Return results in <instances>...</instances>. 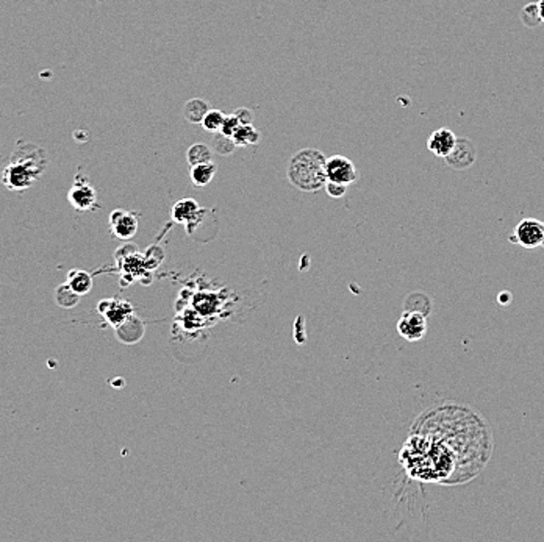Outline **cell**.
<instances>
[{"label": "cell", "instance_id": "obj_1", "mask_svg": "<svg viewBox=\"0 0 544 542\" xmlns=\"http://www.w3.org/2000/svg\"><path fill=\"white\" fill-rule=\"evenodd\" d=\"M47 167V155L42 147L19 141L2 170V183L6 189L22 192L40 180Z\"/></svg>", "mask_w": 544, "mask_h": 542}, {"label": "cell", "instance_id": "obj_2", "mask_svg": "<svg viewBox=\"0 0 544 542\" xmlns=\"http://www.w3.org/2000/svg\"><path fill=\"white\" fill-rule=\"evenodd\" d=\"M323 152L316 148H302L288 163L287 175L294 188L303 192H316L327 183V170Z\"/></svg>", "mask_w": 544, "mask_h": 542}, {"label": "cell", "instance_id": "obj_3", "mask_svg": "<svg viewBox=\"0 0 544 542\" xmlns=\"http://www.w3.org/2000/svg\"><path fill=\"white\" fill-rule=\"evenodd\" d=\"M68 200L74 210L80 213L93 211L94 208H98V192L89 184L88 178L85 175L80 177V174L76 177L68 192Z\"/></svg>", "mask_w": 544, "mask_h": 542}, {"label": "cell", "instance_id": "obj_4", "mask_svg": "<svg viewBox=\"0 0 544 542\" xmlns=\"http://www.w3.org/2000/svg\"><path fill=\"white\" fill-rule=\"evenodd\" d=\"M513 244H519L524 249H536L543 246L544 241V222L538 219L527 218L515 227V232L510 236Z\"/></svg>", "mask_w": 544, "mask_h": 542}, {"label": "cell", "instance_id": "obj_5", "mask_svg": "<svg viewBox=\"0 0 544 542\" xmlns=\"http://www.w3.org/2000/svg\"><path fill=\"white\" fill-rule=\"evenodd\" d=\"M398 333L410 343H418L427 333V316L419 311H404L398 321Z\"/></svg>", "mask_w": 544, "mask_h": 542}, {"label": "cell", "instance_id": "obj_6", "mask_svg": "<svg viewBox=\"0 0 544 542\" xmlns=\"http://www.w3.org/2000/svg\"><path fill=\"white\" fill-rule=\"evenodd\" d=\"M325 170H327V180L342 183L349 187L359 178V172L352 161L349 158L342 157V155H333V157L327 158L325 161Z\"/></svg>", "mask_w": 544, "mask_h": 542}, {"label": "cell", "instance_id": "obj_7", "mask_svg": "<svg viewBox=\"0 0 544 542\" xmlns=\"http://www.w3.org/2000/svg\"><path fill=\"white\" fill-rule=\"evenodd\" d=\"M138 214L125 210H115L110 214V228L117 240L129 241L138 232Z\"/></svg>", "mask_w": 544, "mask_h": 542}, {"label": "cell", "instance_id": "obj_8", "mask_svg": "<svg viewBox=\"0 0 544 542\" xmlns=\"http://www.w3.org/2000/svg\"><path fill=\"white\" fill-rule=\"evenodd\" d=\"M99 313L105 317V321L116 326L125 322L133 314V307L130 305V302L121 300V299H108V300H102L99 302L98 307Z\"/></svg>", "mask_w": 544, "mask_h": 542}, {"label": "cell", "instance_id": "obj_9", "mask_svg": "<svg viewBox=\"0 0 544 542\" xmlns=\"http://www.w3.org/2000/svg\"><path fill=\"white\" fill-rule=\"evenodd\" d=\"M475 157L477 152L471 141L457 138V144L453 151L447 155L446 161L453 169H468L474 165Z\"/></svg>", "mask_w": 544, "mask_h": 542}, {"label": "cell", "instance_id": "obj_10", "mask_svg": "<svg viewBox=\"0 0 544 542\" xmlns=\"http://www.w3.org/2000/svg\"><path fill=\"white\" fill-rule=\"evenodd\" d=\"M457 144V136L449 129H438L427 141V148L438 158H446Z\"/></svg>", "mask_w": 544, "mask_h": 542}, {"label": "cell", "instance_id": "obj_11", "mask_svg": "<svg viewBox=\"0 0 544 542\" xmlns=\"http://www.w3.org/2000/svg\"><path fill=\"white\" fill-rule=\"evenodd\" d=\"M144 335V324L137 316H130L125 322L116 326V338L124 344H135Z\"/></svg>", "mask_w": 544, "mask_h": 542}, {"label": "cell", "instance_id": "obj_12", "mask_svg": "<svg viewBox=\"0 0 544 542\" xmlns=\"http://www.w3.org/2000/svg\"><path fill=\"white\" fill-rule=\"evenodd\" d=\"M200 206L195 199H182L173 206V220L177 224H190L197 216Z\"/></svg>", "mask_w": 544, "mask_h": 542}, {"label": "cell", "instance_id": "obj_13", "mask_svg": "<svg viewBox=\"0 0 544 542\" xmlns=\"http://www.w3.org/2000/svg\"><path fill=\"white\" fill-rule=\"evenodd\" d=\"M71 286L72 291H76L80 297L89 294V291L93 289L94 280L93 276L86 271L81 269H71L68 272V281H66Z\"/></svg>", "mask_w": 544, "mask_h": 542}, {"label": "cell", "instance_id": "obj_14", "mask_svg": "<svg viewBox=\"0 0 544 542\" xmlns=\"http://www.w3.org/2000/svg\"><path fill=\"white\" fill-rule=\"evenodd\" d=\"M216 172H218V166H216L213 161L191 166V172H190L191 182L195 187H199V188L207 187V184L212 183Z\"/></svg>", "mask_w": 544, "mask_h": 542}, {"label": "cell", "instance_id": "obj_15", "mask_svg": "<svg viewBox=\"0 0 544 542\" xmlns=\"http://www.w3.org/2000/svg\"><path fill=\"white\" fill-rule=\"evenodd\" d=\"M208 103L202 99H191L185 103L183 116L190 124H202L205 114L208 113Z\"/></svg>", "mask_w": 544, "mask_h": 542}, {"label": "cell", "instance_id": "obj_16", "mask_svg": "<svg viewBox=\"0 0 544 542\" xmlns=\"http://www.w3.org/2000/svg\"><path fill=\"white\" fill-rule=\"evenodd\" d=\"M260 138H262V133L253 127L252 124L249 125H240L238 130L235 131V135L232 136L233 143L236 147H248V146H255L260 143Z\"/></svg>", "mask_w": 544, "mask_h": 542}, {"label": "cell", "instance_id": "obj_17", "mask_svg": "<svg viewBox=\"0 0 544 542\" xmlns=\"http://www.w3.org/2000/svg\"><path fill=\"white\" fill-rule=\"evenodd\" d=\"M186 160H188L190 166L202 165V163L213 161V151L205 144H192L188 152H186Z\"/></svg>", "mask_w": 544, "mask_h": 542}, {"label": "cell", "instance_id": "obj_18", "mask_svg": "<svg viewBox=\"0 0 544 542\" xmlns=\"http://www.w3.org/2000/svg\"><path fill=\"white\" fill-rule=\"evenodd\" d=\"M55 300L62 308H74L79 303L80 295L72 291L68 283H64L55 289Z\"/></svg>", "mask_w": 544, "mask_h": 542}, {"label": "cell", "instance_id": "obj_19", "mask_svg": "<svg viewBox=\"0 0 544 542\" xmlns=\"http://www.w3.org/2000/svg\"><path fill=\"white\" fill-rule=\"evenodd\" d=\"M224 119H226V114L219 110H208V113L205 114L202 125L207 131L210 133H218L222 129Z\"/></svg>", "mask_w": 544, "mask_h": 542}, {"label": "cell", "instance_id": "obj_20", "mask_svg": "<svg viewBox=\"0 0 544 542\" xmlns=\"http://www.w3.org/2000/svg\"><path fill=\"white\" fill-rule=\"evenodd\" d=\"M213 147H214L216 152H218L219 155H224V157H227V155L233 153V151L236 148L233 139L230 138V136H226L221 131H218V135H214V138H213Z\"/></svg>", "mask_w": 544, "mask_h": 542}, {"label": "cell", "instance_id": "obj_21", "mask_svg": "<svg viewBox=\"0 0 544 542\" xmlns=\"http://www.w3.org/2000/svg\"><path fill=\"white\" fill-rule=\"evenodd\" d=\"M521 18H523V22L527 27H536L541 22L540 18V11H538V4H528L526 5L523 11H521Z\"/></svg>", "mask_w": 544, "mask_h": 542}, {"label": "cell", "instance_id": "obj_22", "mask_svg": "<svg viewBox=\"0 0 544 542\" xmlns=\"http://www.w3.org/2000/svg\"><path fill=\"white\" fill-rule=\"evenodd\" d=\"M240 119L236 117V114H228L226 116V119H224V124H222V129H221V133H224L226 136H230L232 138L235 135V131L238 130V127H240Z\"/></svg>", "mask_w": 544, "mask_h": 542}, {"label": "cell", "instance_id": "obj_23", "mask_svg": "<svg viewBox=\"0 0 544 542\" xmlns=\"http://www.w3.org/2000/svg\"><path fill=\"white\" fill-rule=\"evenodd\" d=\"M325 191H327V194H329L330 197H333V199H341V197H345L346 196V191H347V187H346V184H342V183H337V182H329V180H327V183H325Z\"/></svg>", "mask_w": 544, "mask_h": 542}, {"label": "cell", "instance_id": "obj_24", "mask_svg": "<svg viewBox=\"0 0 544 542\" xmlns=\"http://www.w3.org/2000/svg\"><path fill=\"white\" fill-rule=\"evenodd\" d=\"M235 114L238 119H240L241 125H249L253 121V113L249 108H238L235 111Z\"/></svg>", "mask_w": 544, "mask_h": 542}, {"label": "cell", "instance_id": "obj_25", "mask_svg": "<svg viewBox=\"0 0 544 542\" xmlns=\"http://www.w3.org/2000/svg\"><path fill=\"white\" fill-rule=\"evenodd\" d=\"M511 299H513V295H511L510 291H502L501 294L497 295L499 305H502V307H509L510 303H511Z\"/></svg>", "mask_w": 544, "mask_h": 542}, {"label": "cell", "instance_id": "obj_26", "mask_svg": "<svg viewBox=\"0 0 544 542\" xmlns=\"http://www.w3.org/2000/svg\"><path fill=\"white\" fill-rule=\"evenodd\" d=\"M538 11H540L541 22H544V0H540L538 2Z\"/></svg>", "mask_w": 544, "mask_h": 542}]
</instances>
